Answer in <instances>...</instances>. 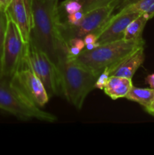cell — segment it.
Returning <instances> with one entry per match:
<instances>
[{
    "label": "cell",
    "instance_id": "obj_1",
    "mask_svg": "<svg viewBox=\"0 0 154 155\" xmlns=\"http://www.w3.org/2000/svg\"><path fill=\"white\" fill-rule=\"evenodd\" d=\"M59 0H33L30 39L57 65L62 47L66 44L60 32Z\"/></svg>",
    "mask_w": 154,
    "mask_h": 155
},
{
    "label": "cell",
    "instance_id": "obj_2",
    "mask_svg": "<svg viewBox=\"0 0 154 155\" xmlns=\"http://www.w3.org/2000/svg\"><path fill=\"white\" fill-rule=\"evenodd\" d=\"M57 66L61 76L63 95L75 108L81 109L87 95L95 89L99 75L79 64L68 51L67 44L60 49Z\"/></svg>",
    "mask_w": 154,
    "mask_h": 155
},
{
    "label": "cell",
    "instance_id": "obj_3",
    "mask_svg": "<svg viewBox=\"0 0 154 155\" xmlns=\"http://www.w3.org/2000/svg\"><path fill=\"white\" fill-rule=\"evenodd\" d=\"M144 46L143 39L128 41L124 39L101 44L93 50L83 49L75 60L99 75L106 68L111 69L139 48Z\"/></svg>",
    "mask_w": 154,
    "mask_h": 155
},
{
    "label": "cell",
    "instance_id": "obj_4",
    "mask_svg": "<svg viewBox=\"0 0 154 155\" xmlns=\"http://www.w3.org/2000/svg\"><path fill=\"white\" fill-rule=\"evenodd\" d=\"M0 109L21 120L37 119L52 123L57 117L33 104L11 79L0 77Z\"/></svg>",
    "mask_w": 154,
    "mask_h": 155
},
{
    "label": "cell",
    "instance_id": "obj_5",
    "mask_svg": "<svg viewBox=\"0 0 154 155\" xmlns=\"http://www.w3.org/2000/svg\"><path fill=\"white\" fill-rule=\"evenodd\" d=\"M23 62L42 81L49 98L63 95L61 76L58 66L31 39L26 45Z\"/></svg>",
    "mask_w": 154,
    "mask_h": 155
},
{
    "label": "cell",
    "instance_id": "obj_6",
    "mask_svg": "<svg viewBox=\"0 0 154 155\" xmlns=\"http://www.w3.org/2000/svg\"><path fill=\"white\" fill-rule=\"evenodd\" d=\"M120 0H112L110 2L88 11L84 14L82 19L76 25H65L60 22V32L66 43L74 37L83 38L88 33L99 34L115 9L119 6Z\"/></svg>",
    "mask_w": 154,
    "mask_h": 155
},
{
    "label": "cell",
    "instance_id": "obj_7",
    "mask_svg": "<svg viewBox=\"0 0 154 155\" xmlns=\"http://www.w3.org/2000/svg\"><path fill=\"white\" fill-rule=\"evenodd\" d=\"M26 45L17 26L8 16L7 31L2 58V77L10 80L21 68L24 61Z\"/></svg>",
    "mask_w": 154,
    "mask_h": 155
},
{
    "label": "cell",
    "instance_id": "obj_8",
    "mask_svg": "<svg viewBox=\"0 0 154 155\" xmlns=\"http://www.w3.org/2000/svg\"><path fill=\"white\" fill-rule=\"evenodd\" d=\"M11 81L38 107H43L49 101L50 98L43 83L24 62L21 68L11 77Z\"/></svg>",
    "mask_w": 154,
    "mask_h": 155
},
{
    "label": "cell",
    "instance_id": "obj_9",
    "mask_svg": "<svg viewBox=\"0 0 154 155\" xmlns=\"http://www.w3.org/2000/svg\"><path fill=\"white\" fill-rule=\"evenodd\" d=\"M142 14L118 12L113 15L98 34V42L101 44L122 39L128 24Z\"/></svg>",
    "mask_w": 154,
    "mask_h": 155
},
{
    "label": "cell",
    "instance_id": "obj_10",
    "mask_svg": "<svg viewBox=\"0 0 154 155\" xmlns=\"http://www.w3.org/2000/svg\"><path fill=\"white\" fill-rule=\"evenodd\" d=\"M6 12L19 30L24 43H28L31 33V21L24 0H11Z\"/></svg>",
    "mask_w": 154,
    "mask_h": 155
},
{
    "label": "cell",
    "instance_id": "obj_11",
    "mask_svg": "<svg viewBox=\"0 0 154 155\" xmlns=\"http://www.w3.org/2000/svg\"><path fill=\"white\" fill-rule=\"evenodd\" d=\"M143 47L139 48L110 69V76L132 79L136 71L144 61Z\"/></svg>",
    "mask_w": 154,
    "mask_h": 155
},
{
    "label": "cell",
    "instance_id": "obj_12",
    "mask_svg": "<svg viewBox=\"0 0 154 155\" xmlns=\"http://www.w3.org/2000/svg\"><path fill=\"white\" fill-rule=\"evenodd\" d=\"M132 86V79L111 75L104 91L110 98L113 100H116L125 98Z\"/></svg>",
    "mask_w": 154,
    "mask_h": 155
},
{
    "label": "cell",
    "instance_id": "obj_13",
    "mask_svg": "<svg viewBox=\"0 0 154 155\" xmlns=\"http://www.w3.org/2000/svg\"><path fill=\"white\" fill-rule=\"evenodd\" d=\"M125 98L131 101L138 103L143 107H146L152 101H154V89L151 88H137L133 86Z\"/></svg>",
    "mask_w": 154,
    "mask_h": 155
},
{
    "label": "cell",
    "instance_id": "obj_14",
    "mask_svg": "<svg viewBox=\"0 0 154 155\" xmlns=\"http://www.w3.org/2000/svg\"><path fill=\"white\" fill-rule=\"evenodd\" d=\"M148 21L149 20L146 18L143 14L137 17L128 25L124 33L123 39L128 41L138 40V39H143L142 33Z\"/></svg>",
    "mask_w": 154,
    "mask_h": 155
},
{
    "label": "cell",
    "instance_id": "obj_15",
    "mask_svg": "<svg viewBox=\"0 0 154 155\" xmlns=\"http://www.w3.org/2000/svg\"><path fill=\"white\" fill-rule=\"evenodd\" d=\"M154 0H134L124 5L119 12L144 14L153 5Z\"/></svg>",
    "mask_w": 154,
    "mask_h": 155
},
{
    "label": "cell",
    "instance_id": "obj_16",
    "mask_svg": "<svg viewBox=\"0 0 154 155\" xmlns=\"http://www.w3.org/2000/svg\"><path fill=\"white\" fill-rule=\"evenodd\" d=\"M82 6L79 0H65L58 6L60 18L82 11Z\"/></svg>",
    "mask_w": 154,
    "mask_h": 155
},
{
    "label": "cell",
    "instance_id": "obj_17",
    "mask_svg": "<svg viewBox=\"0 0 154 155\" xmlns=\"http://www.w3.org/2000/svg\"><path fill=\"white\" fill-rule=\"evenodd\" d=\"M7 25H8L7 12L2 10V9L0 8V72H1L3 46H4L5 38L6 31H7Z\"/></svg>",
    "mask_w": 154,
    "mask_h": 155
},
{
    "label": "cell",
    "instance_id": "obj_18",
    "mask_svg": "<svg viewBox=\"0 0 154 155\" xmlns=\"http://www.w3.org/2000/svg\"><path fill=\"white\" fill-rule=\"evenodd\" d=\"M79 1L80 2L82 6V12L85 14L98 6L107 4V3L111 2L112 0H79Z\"/></svg>",
    "mask_w": 154,
    "mask_h": 155
},
{
    "label": "cell",
    "instance_id": "obj_19",
    "mask_svg": "<svg viewBox=\"0 0 154 155\" xmlns=\"http://www.w3.org/2000/svg\"><path fill=\"white\" fill-rule=\"evenodd\" d=\"M110 77V68H104V71L99 74V76L97 78L96 81L95 83V89H101L104 90V87L107 85L109 79Z\"/></svg>",
    "mask_w": 154,
    "mask_h": 155
},
{
    "label": "cell",
    "instance_id": "obj_20",
    "mask_svg": "<svg viewBox=\"0 0 154 155\" xmlns=\"http://www.w3.org/2000/svg\"><path fill=\"white\" fill-rule=\"evenodd\" d=\"M66 44H67L68 47H74V48H79L81 51H82L85 47V44L84 40H83V38H72V39L68 41Z\"/></svg>",
    "mask_w": 154,
    "mask_h": 155
},
{
    "label": "cell",
    "instance_id": "obj_21",
    "mask_svg": "<svg viewBox=\"0 0 154 155\" xmlns=\"http://www.w3.org/2000/svg\"><path fill=\"white\" fill-rule=\"evenodd\" d=\"M98 35L96 33H88L86 36L83 37V40H84L85 44L88 45V44L95 43V42H98Z\"/></svg>",
    "mask_w": 154,
    "mask_h": 155
},
{
    "label": "cell",
    "instance_id": "obj_22",
    "mask_svg": "<svg viewBox=\"0 0 154 155\" xmlns=\"http://www.w3.org/2000/svg\"><path fill=\"white\" fill-rule=\"evenodd\" d=\"M24 2H25L26 8L27 9V12H28L32 25V2H33V0H24Z\"/></svg>",
    "mask_w": 154,
    "mask_h": 155
},
{
    "label": "cell",
    "instance_id": "obj_23",
    "mask_svg": "<svg viewBox=\"0 0 154 155\" xmlns=\"http://www.w3.org/2000/svg\"><path fill=\"white\" fill-rule=\"evenodd\" d=\"M145 81H146V83H147V84L149 85L151 89H154V74L148 75L147 77H146V79H145Z\"/></svg>",
    "mask_w": 154,
    "mask_h": 155
},
{
    "label": "cell",
    "instance_id": "obj_24",
    "mask_svg": "<svg viewBox=\"0 0 154 155\" xmlns=\"http://www.w3.org/2000/svg\"><path fill=\"white\" fill-rule=\"evenodd\" d=\"M11 0H0V8L6 12Z\"/></svg>",
    "mask_w": 154,
    "mask_h": 155
},
{
    "label": "cell",
    "instance_id": "obj_25",
    "mask_svg": "<svg viewBox=\"0 0 154 155\" xmlns=\"http://www.w3.org/2000/svg\"><path fill=\"white\" fill-rule=\"evenodd\" d=\"M143 15L146 16V18H147L148 20H149V19H151V18H153L154 17V3H153V5H152L149 8V10H148L146 12H145Z\"/></svg>",
    "mask_w": 154,
    "mask_h": 155
},
{
    "label": "cell",
    "instance_id": "obj_26",
    "mask_svg": "<svg viewBox=\"0 0 154 155\" xmlns=\"http://www.w3.org/2000/svg\"><path fill=\"white\" fill-rule=\"evenodd\" d=\"M144 108L145 110H146L148 114L154 116V101H152L148 107H144Z\"/></svg>",
    "mask_w": 154,
    "mask_h": 155
},
{
    "label": "cell",
    "instance_id": "obj_27",
    "mask_svg": "<svg viewBox=\"0 0 154 155\" xmlns=\"http://www.w3.org/2000/svg\"><path fill=\"white\" fill-rule=\"evenodd\" d=\"M99 45H100V44L98 43V42H95V43L88 44V45H85V47H86V49L89 50V51H90V50L95 49V48H97V47H98Z\"/></svg>",
    "mask_w": 154,
    "mask_h": 155
}]
</instances>
